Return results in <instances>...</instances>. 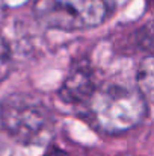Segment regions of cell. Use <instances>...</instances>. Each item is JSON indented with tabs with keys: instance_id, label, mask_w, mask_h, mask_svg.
<instances>
[{
	"instance_id": "obj_3",
	"label": "cell",
	"mask_w": 154,
	"mask_h": 156,
	"mask_svg": "<svg viewBox=\"0 0 154 156\" xmlns=\"http://www.w3.org/2000/svg\"><path fill=\"white\" fill-rule=\"evenodd\" d=\"M36 18L50 29L73 32L104 23L115 9L113 0H36Z\"/></svg>"
},
{
	"instance_id": "obj_4",
	"label": "cell",
	"mask_w": 154,
	"mask_h": 156,
	"mask_svg": "<svg viewBox=\"0 0 154 156\" xmlns=\"http://www.w3.org/2000/svg\"><path fill=\"white\" fill-rule=\"evenodd\" d=\"M95 88H97V82H95L94 70L86 62H80L70 70L68 76L65 77L59 90V97L65 103L83 106Z\"/></svg>"
},
{
	"instance_id": "obj_5",
	"label": "cell",
	"mask_w": 154,
	"mask_h": 156,
	"mask_svg": "<svg viewBox=\"0 0 154 156\" xmlns=\"http://www.w3.org/2000/svg\"><path fill=\"white\" fill-rule=\"evenodd\" d=\"M136 87L148 102L151 97V93H153V59L150 55L142 61V65L138 73V85Z\"/></svg>"
},
{
	"instance_id": "obj_7",
	"label": "cell",
	"mask_w": 154,
	"mask_h": 156,
	"mask_svg": "<svg viewBox=\"0 0 154 156\" xmlns=\"http://www.w3.org/2000/svg\"><path fill=\"white\" fill-rule=\"evenodd\" d=\"M46 156H62V155H59L57 152H54V150H53V152H50L49 155H46Z\"/></svg>"
},
{
	"instance_id": "obj_6",
	"label": "cell",
	"mask_w": 154,
	"mask_h": 156,
	"mask_svg": "<svg viewBox=\"0 0 154 156\" xmlns=\"http://www.w3.org/2000/svg\"><path fill=\"white\" fill-rule=\"evenodd\" d=\"M9 46L6 43V40L3 38V35L0 34V79L6 76L8 73V64H9Z\"/></svg>"
},
{
	"instance_id": "obj_2",
	"label": "cell",
	"mask_w": 154,
	"mask_h": 156,
	"mask_svg": "<svg viewBox=\"0 0 154 156\" xmlns=\"http://www.w3.org/2000/svg\"><path fill=\"white\" fill-rule=\"evenodd\" d=\"M0 123L9 136L24 146H44L54 133V114L39 96L15 93L0 106Z\"/></svg>"
},
{
	"instance_id": "obj_1",
	"label": "cell",
	"mask_w": 154,
	"mask_h": 156,
	"mask_svg": "<svg viewBox=\"0 0 154 156\" xmlns=\"http://www.w3.org/2000/svg\"><path fill=\"white\" fill-rule=\"evenodd\" d=\"M147 105L138 87L107 83L97 85L82 109L97 130L116 135L136 127L147 115Z\"/></svg>"
}]
</instances>
